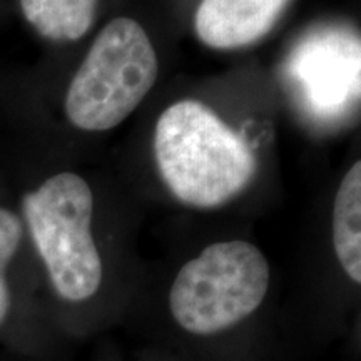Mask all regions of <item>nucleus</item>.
I'll return each instance as SVG.
<instances>
[{
	"label": "nucleus",
	"mask_w": 361,
	"mask_h": 361,
	"mask_svg": "<svg viewBox=\"0 0 361 361\" xmlns=\"http://www.w3.org/2000/svg\"><path fill=\"white\" fill-rule=\"evenodd\" d=\"M154 152L171 192L200 209L231 201L256 173L250 146L200 101H179L162 112Z\"/></svg>",
	"instance_id": "1"
},
{
	"label": "nucleus",
	"mask_w": 361,
	"mask_h": 361,
	"mask_svg": "<svg viewBox=\"0 0 361 361\" xmlns=\"http://www.w3.org/2000/svg\"><path fill=\"white\" fill-rule=\"evenodd\" d=\"M269 283V263L258 246L243 239L213 243L178 271L169 314L186 336L219 340L258 313Z\"/></svg>",
	"instance_id": "2"
},
{
	"label": "nucleus",
	"mask_w": 361,
	"mask_h": 361,
	"mask_svg": "<svg viewBox=\"0 0 361 361\" xmlns=\"http://www.w3.org/2000/svg\"><path fill=\"white\" fill-rule=\"evenodd\" d=\"M92 213V191L74 173L52 176L24 197L25 221L54 290L75 305L96 296L104 279Z\"/></svg>",
	"instance_id": "3"
},
{
	"label": "nucleus",
	"mask_w": 361,
	"mask_h": 361,
	"mask_svg": "<svg viewBox=\"0 0 361 361\" xmlns=\"http://www.w3.org/2000/svg\"><path fill=\"white\" fill-rule=\"evenodd\" d=\"M157 78V56L137 22H109L71 80L66 114L90 133L114 129L137 109Z\"/></svg>",
	"instance_id": "4"
},
{
	"label": "nucleus",
	"mask_w": 361,
	"mask_h": 361,
	"mask_svg": "<svg viewBox=\"0 0 361 361\" xmlns=\"http://www.w3.org/2000/svg\"><path fill=\"white\" fill-rule=\"evenodd\" d=\"M360 37L343 29L308 34L283 64V80L313 124L338 126L360 104Z\"/></svg>",
	"instance_id": "5"
},
{
	"label": "nucleus",
	"mask_w": 361,
	"mask_h": 361,
	"mask_svg": "<svg viewBox=\"0 0 361 361\" xmlns=\"http://www.w3.org/2000/svg\"><path fill=\"white\" fill-rule=\"evenodd\" d=\"M290 0H202L194 16L196 34L213 49H238L266 35Z\"/></svg>",
	"instance_id": "6"
},
{
	"label": "nucleus",
	"mask_w": 361,
	"mask_h": 361,
	"mask_svg": "<svg viewBox=\"0 0 361 361\" xmlns=\"http://www.w3.org/2000/svg\"><path fill=\"white\" fill-rule=\"evenodd\" d=\"M333 247L338 263L356 286L361 283V164L343 178L333 206Z\"/></svg>",
	"instance_id": "7"
},
{
	"label": "nucleus",
	"mask_w": 361,
	"mask_h": 361,
	"mask_svg": "<svg viewBox=\"0 0 361 361\" xmlns=\"http://www.w3.org/2000/svg\"><path fill=\"white\" fill-rule=\"evenodd\" d=\"M24 17L44 39L72 42L89 32L97 0H20Z\"/></svg>",
	"instance_id": "8"
},
{
	"label": "nucleus",
	"mask_w": 361,
	"mask_h": 361,
	"mask_svg": "<svg viewBox=\"0 0 361 361\" xmlns=\"http://www.w3.org/2000/svg\"><path fill=\"white\" fill-rule=\"evenodd\" d=\"M22 234H24V229H22L20 219L12 211L0 207V324L6 322L11 311L7 268L19 250Z\"/></svg>",
	"instance_id": "9"
}]
</instances>
